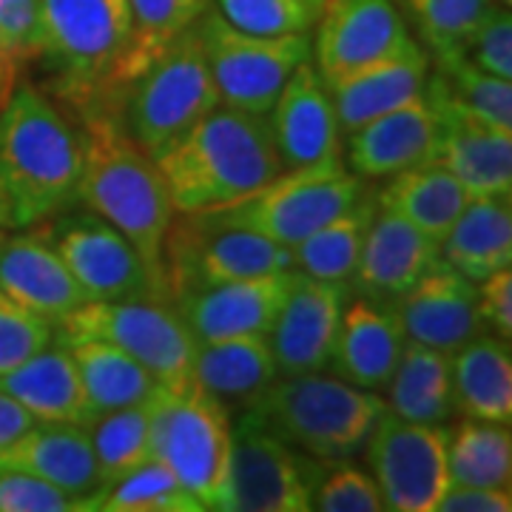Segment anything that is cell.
Returning a JSON list of instances; mask_svg holds the SVG:
<instances>
[{
    "instance_id": "obj_1",
    "label": "cell",
    "mask_w": 512,
    "mask_h": 512,
    "mask_svg": "<svg viewBox=\"0 0 512 512\" xmlns=\"http://www.w3.org/2000/svg\"><path fill=\"white\" fill-rule=\"evenodd\" d=\"M77 137L83 154L77 202L111 222L134 245L165 296L163 248L174 205L154 157L131 140L120 114H111L100 100L83 106Z\"/></svg>"
},
{
    "instance_id": "obj_2",
    "label": "cell",
    "mask_w": 512,
    "mask_h": 512,
    "mask_svg": "<svg viewBox=\"0 0 512 512\" xmlns=\"http://www.w3.org/2000/svg\"><path fill=\"white\" fill-rule=\"evenodd\" d=\"M174 214L225 208L282 174L268 114L220 103L154 157Z\"/></svg>"
},
{
    "instance_id": "obj_3",
    "label": "cell",
    "mask_w": 512,
    "mask_h": 512,
    "mask_svg": "<svg viewBox=\"0 0 512 512\" xmlns=\"http://www.w3.org/2000/svg\"><path fill=\"white\" fill-rule=\"evenodd\" d=\"M80 137L49 97L23 83L0 109V222L35 228L77 202Z\"/></svg>"
},
{
    "instance_id": "obj_4",
    "label": "cell",
    "mask_w": 512,
    "mask_h": 512,
    "mask_svg": "<svg viewBox=\"0 0 512 512\" xmlns=\"http://www.w3.org/2000/svg\"><path fill=\"white\" fill-rule=\"evenodd\" d=\"M382 410L384 399L376 390L356 387L325 370L279 376L254 407L274 436L316 461L353 458L365 450Z\"/></svg>"
},
{
    "instance_id": "obj_5",
    "label": "cell",
    "mask_w": 512,
    "mask_h": 512,
    "mask_svg": "<svg viewBox=\"0 0 512 512\" xmlns=\"http://www.w3.org/2000/svg\"><path fill=\"white\" fill-rule=\"evenodd\" d=\"M151 458L180 478L202 510H222L231 487L234 424L200 382L188 387H160L148 399Z\"/></svg>"
},
{
    "instance_id": "obj_6",
    "label": "cell",
    "mask_w": 512,
    "mask_h": 512,
    "mask_svg": "<svg viewBox=\"0 0 512 512\" xmlns=\"http://www.w3.org/2000/svg\"><path fill=\"white\" fill-rule=\"evenodd\" d=\"M83 339L126 350L160 387L194 384L197 342L180 313L165 299H89L55 325V342Z\"/></svg>"
},
{
    "instance_id": "obj_7",
    "label": "cell",
    "mask_w": 512,
    "mask_h": 512,
    "mask_svg": "<svg viewBox=\"0 0 512 512\" xmlns=\"http://www.w3.org/2000/svg\"><path fill=\"white\" fill-rule=\"evenodd\" d=\"M123 126L146 154L157 157L185 128L220 106L197 23L165 46L160 57L126 86Z\"/></svg>"
},
{
    "instance_id": "obj_8",
    "label": "cell",
    "mask_w": 512,
    "mask_h": 512,
    "mask_svg": "<svg viewBox=\"0 0 512 512\" xmlns=\"http://www.w3.org/2000/svg\"><path fill=\"white\" fill-rule=\"evenodd\" d=\"M43 55L60 94L80 109L111 92L131 37L128 0H40Z\"/></svg>"
},
{
    "instance_id": "obj_9",
    "label": "cell",
    "mask_w": 512,
    "mask_h": 512,
    "mask_svg": "<svg viewBox=\"0 0 512 512\" xmlns=\"http://www.w3.org/2000/svg\"><path fill=\"white\" fill-rule=\"evenodd\" d=\"M362 183L365 180H359L342 157H330L302 168H285L254 194L208 214L296 248L336 214L348 211L365 194Z\"/></svg>"
},
{
    "instance_id": "obj_10",
    "label": "cell",
    "mask_w": 512,
    "mask_h": 512,
    "mask_svg": "<svg viewBox=\"0 0 512 512\" xmlns=\"http://www.w3.org/2000/svg\"><path fill=\"white\" fill-rule=\"evenodd\" d=\"M282 271H296L291 248L222 222L208 211L180 214V220L174 214L165 234L163 282L168 302L205 285Z\"/></svg>"
},
{
    "instance_id": "obj_11",
    "label": "cell",
    "mask_w": 512,
    "mask_h": 512,
    "mask_svg": "<svg viewBox=\"0 0 512 512\" xmlns=\"http://www.w3.org/2000/svg\"><path fill=\"white\" fill-rule=\"evenodd\" d=\"M197 35L220 103L254 114H268L288 77L313 60L311 35H248L214 6L197 20Z\"/></svg>"
},
{
    "instance_id": "obj_12",
    "label": "cell",
    "mask_w": 512,
    "mask_h": 512,
    "mask_svg": "<svg viewBox=\"0 0 512 512\" xmlns=\"http://www.w3.org/2000/svg\"><path fill=\"white\" fill-rule=\"evenodd\" d=\"M447 427L399 419L387 407L367 439V461L384 510L433 512L447 478Z\"/></svg>"
},
{
    "instance_id": "obj_13",
    "label": "cell",
    "mask_w": 512,
    "mask_h": 512,
    "mask_svg": "<svg viewBox=\"0 0 512 512\" xmlns=\"http://www.w3.org/2000/svg\"><path fill=\"white\" fill-rule=\"evenodd\" d=\"M316 470V458L296 456L254 410L239 413L225 512H308Z\"/></svg>"
},
{
    "instance_id": "obj_14",
    "label": "cell",
    "mask_w": 512,
    "mask_h": 512,
    "mask_svg": "<svg viewBox=\"0 0 512 512\" xmlns=\"http://www.w3.org/2000/svg\"><path fill=\"white\" fill-rule=\"evenodd\" d=\"M46 237L86 299H165L134 245L94 211H60Z\"/></svg>"
},
{
    "instance_id": "obj_15",
    "label": "cell",
    "mask_w": 512,
    "mask_h": 512,
    "mask_svg": "<svg viewBox=\"0 0 512 512\" xmlns=\"http://www.w3.org/2000/svg\"><path fill=\"white\" fill-rule=\"evenodd\" d=\"M393 0H325L313 37V60L325 83L416 49Z\"/></svg>"
},
{
    "instance_id": "obj_16",
    "label": "cell",
    "mask_w": 512,
    "mask_h": 512,
    "mask_svg": "<svg viewBox=\"0 0 512 512\" xmlns=\"http://www.w3.org/2000/svg\"><path fill=\"white\" fill-rule=\"evenodd\" d=\"M424 94L439 111V140L430 163L456 174L473 197H510L512 131L490 126L458 106L433 74H427Z\"/></svg>"
},
{
    "instance_id": "obj_17",
    "label": "cell",
    "mask_w": 512,
    "mask_h": 512,
    "mask_svg": "<svg viewBox=\"0 0 512 512\" xmlns=\"http://www.w3.org/2000/svg\"><path fill=\"white\" fill-rule=\"evenodd\" d=\"M348 296V282L293 274L288 296L268 330L279 376L328 370Z\"/></svg>"
},
{
    "instance_id": "obj_18",
    "label": "cell",
    "mask_w": 512,
    "mask_h": 512,
    "mask_svg": "<svg viewBox=\"0 0 512 512\" xmlns=\"http://www.w3.org/2000/svg\"><path fill=\"white\" fill-rule=\"evenodd\" d=\"M293 274L296 271H282V274L205 285L180 293L177 299H171V305L180 313L197 345L228 339V336H245V333L268 336L276 313L288 296Z\"/></svg>"
},
{
    "instance_id": "obj_19",
    "label": "cell",
    "mask_w": 512,
    "mask_h": 512,
    "mask_svg": "<svg viewBox=\"0 0 512 512\" xmlns=\"http://www.w3.org/2000/svg\"><path fill=\"white\" fill-rule=\"evenodd\" d=\"M404 339L424 348L456 353L487 333L478 313V288L444 259L402 296L393 299Z\"/></svg>"
},
{
    "instance_id": "obj_20",
    "label": "cell",
    "mask_w": 512,
    "mask_h": 512,
    "mask_svg": "<svg viewBox=\"0 0 512 512\" xmlns=\"http://www.w3.org/2000/svg\"><path fill=\"white\" fill-rule=\"evenodd\" d=\"M282 168L342 157V126L330 100L328 83L311 60L288 77L268 111Z\"/></svg>"
},
{
    "instance_id": "obj_21",
    "label": "cell",
    "mask_w": 512,
    "mask_h": 512,
    "mask_svg": "<svg viewBox=\"0 0 512 512\" xmlns=\"http://www.w3.org/2000/svg\"><path fill=\"white\" fill-rule=\"evenodd\" d=\"M0 293L52 325L89 302L46 231L0 237Z\"/></svg>"
},
{
    "instance_id": "obj_22",
    "label": "cell",
    "mask_w": 512,
    "mask_h": 512,
    "mask_svg": "<svg viewBox=\"0 0 512 512\" xmlns=\"http://www.w3.org/2000/svg\"><path fill=\"white\" fill-rule=\"evenodd\" d=\"M348 137V168L359 180H387L413 165L430 163L439 140V111L421 92L416 100L387 111Z\"/></svg>"
},
{
    "instance_id": "obj_23",
    "label": "cell",
    "mask_w": 512,
    "mask_h": 512,
    "mask_svg": "<svg viewBox=\"0 0 512 512\" xmlns=\"http://www.w3.org/2000/svg\"><path fill=\"white\" fill-rule=\"evenodd\" d=\"M404 345L407 339L393 299L356 293L345 302L328 367L339 379L379 393L399 365Z\"/></svg>"
},
{
    "instance_id": "obj_24",
    "label": "cell",
    "mask_w": 512,
    "mask_h": 512,
    "mask_svg": "<svg viewBox=\"0 0 512 512\" xmlns=\"http://www.w3.org/2000/svg\"><path fill=\"white\" fill-rule=\"evenodd\" d=\"M441 262V242L376 205L359 262L350 276L353 293L396 299Z\"/></svg>"
},
{
    "instance_id": "obj_25",
    "label": "cell",
    "mask_w": 512,
    "mask_h": 512,
    "mask_svg": "<svg viewBox=\"0 0 512 512\" xmlns=\"http://www.w3.org/2000/svg\"><path fill=\"white\" fill-rule=\"evenodd\" d=\"M0 470H20L60 487L92 510L94 495L103 490L92 439L86 424L35 421L15 444L0 450Z\"/></svg>"
},
{
    "instance_id": "obj_26",
    "label": "cell",
    "mask_w": 512,
    "mask_h": 512,
    "mask_svg": "<svg viewBox=\"0 0 512 512\" xmlns=\"http://www.w3.org/2000/svg\"><path fill=\"white\" fill-rule=\"evenodd\" d=\"M194 379L228 410L248 413L279 379L268 336L245 333L197 345Z\"/></svg>"
},
{
    "instance_id": "obj_27",
    "label": "cell",
    "mask_w": 512,
    "mask_h": 512,
    "mask_svg": "<svg viewBox=\"0 0 512 512\" xmlns=\"http://www.w3.org/2000/svg\"><path fill=\"white\" fill-rule=\"evenodd\" d=\"M427 74H430V57L421 46H416L399 57L330 80L328 92L342 134H350L387 111L416 100L424 92Z\"/></svg>"
},
{
    "instance_id": "obj_28",
    "label": "cell",
    "mask_w": 512,
    "mask_h": 512,
    "mask_svg": "<svg viewBox=\"0 0 512 512\" xmlns=\"http://www.w3.org/2000/svg\"><path fill=\"white\" fill-rule=\"evenodd\" d=\"M453 404L461 416L481 421H512V356L510 342L481 333L450 353Z\"/></svg>"
},
{
    "instance_id": "obj_29",
    "label": "cell",
    "mask_w": 512,
    "mask_h": 512,
    "mask_svg": "<svg viewBox=\"0 0 512 512\" xmlns=\"http://www.w3.org/2000/svg\"><path fill=\"white\" fill-rule=\"evenodd\" d=\"M0 390L23 404L37 421H89L72 353L60 342H52L23 365L3 373Z\"/></svg>"
},
{
    "instance_id": "obj_30",
    "label": "cell",
    "mask_w": 512,
    "mask_h": 512,
    "mask_svg": "<svg viewBox=\"0 0 512 512\" xmlns=\"http://www.w3.org/2000/svg\"><path fill=\"white\" fill-rule=\"evenodd\" d=\"M441 259L470 282H481L512 265L510 197H473L450 234L441 239Z\"/></svg>"
},
{
    "instance_id": "obj_31",
    "label": "cell",
    "mask_w": 512,
    "mask_h": 512,
    "mask_svg": "<svg viewBox=\"0 0 512 512\" xmlns=\"http://www.w3.org/2000/svg\"><path fill=\"white\" fill-rule=\"evenodd\" d=\"M473 194L461 185L456 174L436 163H421L387 177L376 205L413 222L433 239H444L456 225L461 211L470 205Z\"/></svg>"
},
{
    "instance_id": "obj_32",
    "label": "cell",
    "mask_w": 512,
    "mask_h": 512,
    "mask_svg": "<svg viewBox=\"0 0 512 512\" xmlns=\"http://www.w3.org/2000/svg\"><path fill=\"white\" fill-rule=\"evenodd\" d=\"M384 387V407L399 419L416 424H447L456 410L450 356L416 342L404 345L399 365Z\"/></svg>"
},
{
    "instance_id": "obj_33",
    "label": "cell",
    "mask_w": 512,
    "mask_h": 512,
    "mask_svg": "<svg viewBox=\"0 0 512 512\" xmlns=\"http://www.w3.org/2000/svg\"><path fill=\"white\" fill-rule=\"evenodd\" d=\"M72 353L83 399L89 407V419L120 410V407H134L146 404L151 393L157 390V379L140 365L126 350L114 348L109 342L97 339H83L66 345Z\"/></svg>"
},
{
    "instance_id": "obj_34",
    "label": "cell",
    "mask_w": 512,
    "mask_h": 512,
    "mask_svg": "<svg viewBox=\"0 0 512 512\" xmlns=\"http://www.w3.org/2000/svg\"><path fill=\"white\" fill-rule=\"evenodd\" d=\"M208 6L211 0H128L131 37L126 55L114 69L111 89L120 92L137 74L146 72L165 46L194 26Z\"/></svg>"
},
{
    "instance_id": "obj_35",
    "label": "cell",
    "mask_w": 512,
    "mask_h": 512,
    "mask_svg": "<svg viewBox=\"0 0 512 512\" xmlns=\"http://www.w3.org/2000/svg\"><path fill=\"white\" fill-rule=\"evenodd\" d=\"M447 478L467 487H510V424L464 419L447 433Z\"/></svg>"
},
{
    "instance_id": "obj_36",
    "label": "cell",
    "mask_w": 512,
    "mask_h": 512,
    "mask_svg": "<svg viewBox=\"0 0 512 512\" xmlns=\"http://www.w3.org/2000/svg\"><path fill=\"white\" fill-rule=\"evenodd\" d=\"M373 214H376V200L359 197L348 211L336 214L319 231H313L311 237L302 239L296 248H291L296 271L328 282H350Z\"/></svg>"
},
{
    "instance_id": "obj_37",
    "label": "cell",
    "mask_w": 512,
    "mask_h": 512,
    "mask_svg": "<svg viewBox=\"0 0 512 512\" xmlns=\"http://www.w3.org/2000/svg\"><path fill=\"white\" fill-rule=\"evenodd\" d=\"M413 32L421 49L433 60L456 57L467 52L470 37L490 15L493 0H393Z\"/></svg>"
},
{
    "instance_id": "obj_38",
    "label": "cell",
    "mask_w": 512,
    "mask_h": 512,
    "mask_svg": "<svg viewBox=\"0 0 512 512\" xmlns=\"http://www.w3.org/2000/svg\"><path fill=\"white\" fill-rule=\"evenodd\" d=\"M86 430L92 439L94 461H97V473H100L103 487L123 478L131 470H137L151 458L148 402L92 416L86 421Z\"/></svg>"
},
{
    "instance_id": "obj_39",
    "label": "cell",
    "mask_w": 512,
    "mask_h": 512,
    "mask_svg": "<svg viewBox=\"0 0 512 512\" xmlns=\"http://www.w3.org/2000/svg\"><path fill=\"white\" fill-rule=\"evenodd\" d=\"M92 510L103 512H202V504L180 484L163 461L148 458L137 470L106 484Z\"/></svg>"
},
{
    "instance_id": "obj_40",
    "label": "cell",
    "mask_w": 512,
    "mask_h": 512,
    "mask_svg": "<svg viewBox=\"0 0 512 512\" xmlns=\"http://www.w3.org/2000/svg\"><path fill=\"white\" fill-rule=\"evenodd\" d=\"M436 83L458 106L476 114L478 120L512 131V80L478 69L464 55L436 60Z\"/></svg>"
},
{
    "instance_id": "obj_41",
    "label": "cell",
    "mask_w": 512,
    "mask_h": 512,
    "mask_svg": "<svg viewBox=\"0 0 512 512\" xmlns=\"http://www.w3.org/2000/svg\"><path fill=\"white\" fill-rule=\"evenodd\" d=\"M214 9L248 35H311L325 0H217Z\"/></svg>"
},
{
    "instance_id": "obj_42",
    "label": "cell",
    "mask_w": 512,
    "mask_h": 512,
    "mask_svg": "<svg viewBox=\"0 0 512 512\" xmlns=\"http://www.w3.org/2000/svg\"><path fill=\"white\" fill-rule=\"evenodd\" d=\"M311 510L382 512L384 498L373 473L350 464V458L319 461L311 490Z\"/></svg>"
},
{
    "instance_id": "obj_43",
    "label": "cell",
    "mask_w": 512,
    "mask_h": 512,
    "mask_svg": "<svg viewBox=\"0 0 512 512\" xmlns=\"http://www.w3.org/2000/svg\"><path fill=\"white\" fill-rule=\"evenodd\" d=\"M43 55L40 0H0V92L12 86L18 66Z\"/></svg>"
},
{
    "instance_id": "obj_44",
    "label": "cell",
    "mask_w": 512,
    "mask_h": 512,
    "mask_svg": "<svg viewBox=\"0 0 512 512\" xmlns=\"http://www.w3.org/2000/svg\"><path fill=\"white\" fill-rule=\"evenodd\" d=\"M55 342V325L0 293V376Z\"/></svg>"
},
{
    "instance_id": "obj_45",
    "label": "cell",
    "mask_w": 512,
    "mask_h": 512,
    "mask_svg": "<svg viewBox=\"0 0 512 512\" xmlns=\"http://www.w3.org/2000/svg\"><path fill=\"white\" fill-rule=\"evenodd\" d=\"M86 510L60 487L43 478L20 473V470H0V512H80Z\"/></svg>"
},
{
    "instance_id": "obj_46",
    "label": "cell",
    "mask_w": 512,
    "mask_h": 512,
    "mask_svg": "<svg viewBox=\"0 0 512 512\" xmlns=\"http://www.w3.org/2000/svg\"><path fill=\"white\" fill-rule=\"evenodd\" d=\"M467 60H473L478 69L512 80V15L504 6H493L490 15L476 29V35L467 43Z\"/></svg>"
},
{
    "instance_id": "obj_47",
    "label": "cell",
    "mask_w": 512,
    "mask_h": 512,
    "mask_svg": "<svg viewBox=\"0 0 512 512\" xmlns=\"http://www.w3.org/2000/svg\"><path fill=\"white\" fill-rule=\"evenodd\" d=\"M478 288V313L484 330L498 339H512V271L504 268L498 274L481 279Z\"/></svg>"
},
{
    "instance_id": "obj_48",
    "label": "cell",
    "mask_w": 512,
    "mask_h": 512,
    "mask_svg": "<svg viewBox=\"0 0 512 512\" xmlns=\"http://www.w3.org/2000/svg\"><path fill=\"white\" fill-rule=\"evenodd\" d=\"M510 487H467L447 484L433 512H510Z\"/></svg>"
},
{
    "instance_id": "obj_49",
    "label": "cell",
    "mask_w": 512,
    "mask_h": 512,
    "mask_svg": "<svg viewBox=\"0 0 512 512\" xmlns=\"http://www.w3.org/2000/svg\"><path fill=\"white\" fill-rule=\"evenodd\" d=\"M35 421V416L23 404L0 390V450L15 444L29 427H35Z\"/></svg>"
},
{
    "instance_id": "obj_50",
    "label": "cell",
    "mask_w": 512,
    "mask_h": 512,
    "mask_svg": "<svg viewBox=\"0 0 512 512\" xmlns=\"http://www.w3.org/2000/svg\"><path fill=\"white\" fill-rule=\"evenodd\" d=\"M495 6H504V9H510L512 6V0H493Z\"/></svg>"
},
{
    "instance_id": "obj_51",
    "label": "cell",
    "mask_w": 512,
    "mask_h": 512,
    "mask_svg": "<svg viewBox=\"0 0 512 512\" xmlns=\"http://www.w3.org/2000/svg\"><path fill=\"white\" fill-rule=\"evenodd\" d=\"M3 234H6V228H3V222H0V237H3Z\"/></svg>"
}]
</instances>
